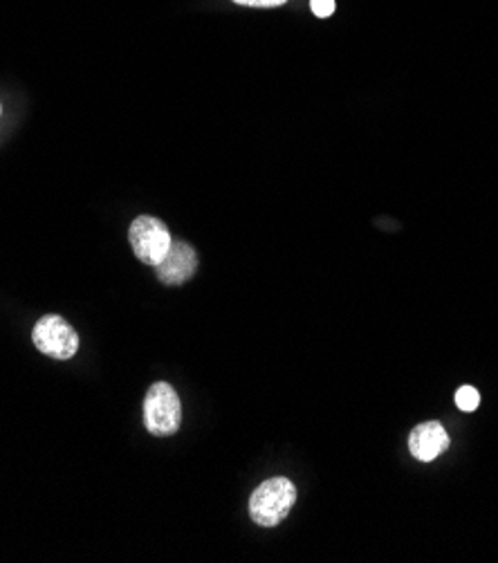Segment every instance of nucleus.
<instances>
[{"instance_id": "f257e3e1", "label": "nucleus", "mask_w": 498, "mask_h": 563, "mask_svg": "<svg viewBox=\"0 0 498 563\" xmlns=\"http://www.w3.org/2000/svg\"><path fill=\"white\" fill-rule=\"evenodd\" d=\"M297 500V487L292 481L276 476L256 487L250 498V517L261 528H276L284 523Z\"/></svg>"}, {"instance_id": "f03ea898", "label": "nucleus", "mask_w": 498, "mask_h": 563, "mask_svg": "<svg viewBox=\"0 0 498 563\" xmlns=\"http://www.w3.org/2000/svg\"><path fill=\"white\" fill-rule=\"evenodd\" d=\"M144 424L155 438L178 433L182 424V405L178 390L171 384L155 382L148 388L144 398Z\"/></svg>"}, {"instance_id": "7ed1b4c3", "label": "nucleus", "mask_w": 498, "mask_h": 563, "mask_svg": "<svg viewBox=\"0 0 498 563\" xmlns=\"http://www.w3.org/2000/svg\"><path fill=\"white\" fill-rule=\"evenodd\" d=\"M32 342L36 351L52 360H73L79 351L77 330L59 314H45L32 330Z\"/></svg>"}, {"instance_id": "20e7f679", "label": "nucleus", "mask_w": 498, "mask_h": 563, "mask_svg": "<svg viewBox=\"0 0 498 563\" xmlns=\"http://www.w3.org/2000/svg\"><path fill=\"white\" fill-rule=\"evenodd\" d=\"M129 241L133 247V254L144 265H159L162 258L169 252L174 239L169 234V228L153 216H140L133 220L129 230Z\"/></svg>"}, {"instance_id": "39448f33", "label": "nucleus", "mask_w": 498, "mask_h": 563, "mask_svg": "<svg viewBox=\"0 0 498 563\" xmlns=\"http://www.w3.org/2000/svg\"><path fill=\"white\" fill-rule=\"evenodd\" d=\"M198 269V254L196 250L185 243V241H174L169 252L162 258L159 265H155V274L159 278V284L178 288L185 286L189 278H193Z\"/></svg>"}, {"instance_id": "423d86ee", "label": "nucleus", "mask_w": 498, "mask_h": 563, "mask_svg": "<svg viewBox=\"0 0 498 563\" xmlns=\"http://www.w3.org/2000/svg\"><path fill=\"white\" fill-rule=\"evenodd\" d=\"M450 435L440 422H424L418 424L409 435V452L420 463L435 461L442 452H447Z\"/></svg>"}, {"instance_id": "0eeeda50", "label": "nucleus", "mask_w": 498, "mask_h": 563, "mask_svg": "<svg viewBox=\"0 0 498 563\" xmlns=\"http://www.w3.org/2000/svg\"><path fill=\"white\" fill-rule=\"evenodd\" d=\"M456 405L465 413L476 411L478 405H480V393L474 386H461L458 393H456Z\"/></svg>"}, {"instance_id": "6e6552de", "label": "nucleus", "mask_w": 498, "mask_h": 563, "mask_svg": "<svg viewBox=\"0 0 498 563\" xmlns=\"http://www.w3.org/2000/svg\"><path fill=\"white\" fill-rule=\"evenodd\" d=\"M310 8L314 16L328 19L332 16V12H335V0H310Z\"/></svg>"}, {"instance_id": "1a4fd4ad", "label": "nucleus", "mask_w": 498, "mask_h": 563, "mask_svg": "<svg viewBox=\"0 0 498 563\" xmlns=\"http://www.w3.org/2000/svg\"><path fill=\"white\" fill-rule=\"evenodd\" d=\"M232 3L243 5V8H263V10H267V8H281V5L288 3V0H232Z\"/></svg>"}]
</instances>
